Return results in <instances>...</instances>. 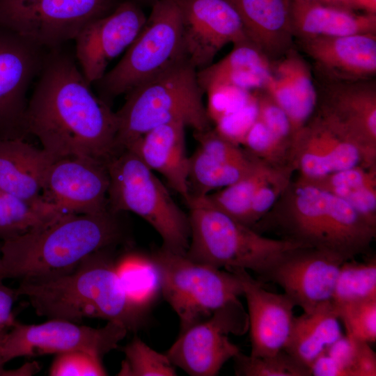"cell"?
<instances>
[{"label": "cell", "mask_w": 376, "mask_h": 376, "mask_svg": "<svg viewBox=\"0 0 376 376\" xmlns=\"http://www.w3.org/2000/svg\"><path fill=\"white\" fill-rule=\"evenodd\" d=\"M91 86L75 56L61 47L48 51L29 98L26 129L56 159L78 156L107 163L117 152L116 113Z\"/></svg>", "instance_id": "1"}, {"label": "cell", "mask_w": 376, "mask_h": 376, "mask_svg": "<svg viewBox=\"0 0 376 376\" xmlns=\"http://www.w3.org/2000/svg\"><path fill=\"white\" fill-rule=\"evenodd\" d=\"M120 213L63 214L3 240L0 279H40L73 271L86 258L125 240Z\"/></svg>", "instance_id": "2"}, {"label": "cell", "mask_w": 376, "mask_h": 376, "mask_svg": "<svg viewBox=\"0 0 376 376\" xmlns=\"http://www.w3.org/2000/svg\"><path fill=\"white\" fill-rule=\"evenodd\" d=\"M114 249L90 255L70 272L22 279L16 294L26 296L40 316L73 322L100 318L136 330L146 310L127 298L116 272Z\"/></svg>", "instance_id": "3"}, {"label": "cell", "mask_w": 376, "mask_h": 376, "mask_svg": "<svg viewBox=\"0 0 376 376\" xmlns=\"http://www.w3.org/2000/svg\"><path fill=\"white\" fill-rule=\"evenodd\" d=\"M273 207L284 239L331 251L345 260L366 253L376 236V227L344 199L299 178Z\"/></svg>", "instance_id": "4"}, {"label": "cell", "mask_w": 376, "mask_h": 376, "mask_svg": "<svg viewBox=\"0 0 376 376\" xmlns=\"http://www.w3.org/2000/svg\"><path fill=\"white\" fill-rule=\"evenodd\" d=\"M186 203L191 228L186 256L195 262L250 270L260 280L288 253L308 246L262 235L220 210L207 195H190Z\"/></svg>", "instance_id": "5"}, {"label": "cell", "mask_w": 376, "mask_h": 376, "mask_svg": "<svg viewBox=\"0 0 376 376\" xmlns=\"http://www.w3.org/2000/svg\"><path fill=\"white\" fill-rule=\"evenodd\" d=\"M197 71L187 61L126 94L123 105L116 112L117 152L162 125L182 122L197 132L212 128Z\"/></svg>", "instance_id": "6"}, {"label": "cell", "mask_w": 376, "mask_h": 376, "mask_svg": "<svg viewBox=\"0 0 376 376\" xmlns=\"http://www.w3.org/2000/svg\"><path fill=\"white\" fill-rule=\"evenodd\" d=\"M107 166L109 210L137 214L159 235L161 248L186 255L191 237L189 215L174 201L154 171L129 148L117 152Z\"/></svg>", "instance_id": "7"}, {"label": "cell", "mask_w": 376, "mask_h": 376, "mask_svg": "<svg viewBox=\"0 0 376 376\" xmlns=\"http://www.w3.org/2000/svg\"><path fill=\"white\" fill-rule=\"evenodd\" d=\"M187 61L177 0H159L151 6L143 27L121 59L95 83L98 96L109 104Z\"/></svg>", "instance_id": "8"}, {"label": "cell", "mask_w": 376, "mask_h": 376, "mask_svg": "<svg viewBox=\"0 0 376 376\" xmlns=\"http://www.w3.org/2000/svg\"><path fill=\"white\" fill-rule=\"evenodd\" d=\"M160 292L179 317L181 331L210 317L243 295L237 274L195 262L162 248L151 256Z\"/></svg>", "instance_id": "9"}, {"label": "cell", "mask_w": 376, "mask_h": 376, "mask_svg": "<svg viewBox=\"0 0 376 376\" xmlns=\"http://www.w3.org/2000/svg\"><path fill=\"white\" fill-rule=\"evenodd\" d=\"M123 0H0V26L47 49L75 40Z\"/></svg>", "instance_id": "10"}, {"label": "cell", "mask_w": 376, "mask_h": 376, "mask_svg": "<svg viewBox=\"0 0 376 376\" xmlns=\"http://www.w3.org/2000/svg\"><path fill=\"white\" fill-rule=\"evenodd\" d=\"M127 331L125 327L114 322L93 328L61 319H50L39 324L15 321L3 338L1 356L4 363L17 357L71 351L86 352L102 358L118 347Z\"/></svg>", "instance_id": "11"}, {"label": "cell", "mask_w": 376, "mask_h": 376, "mask_svg": "<svg viewBox=\"0 0 376 376\" xmlns=\"http://www.w3.org/2000/svg\"><path fill=\"white\" fill-rule=\"evenodd\" d=\"M248 327V315L237 301L181 331L165 354L175 367L189 375L214 376L240 351L228 334H242Z\"/></svg>", "instance_id": "12"}, {"label": "cell", "mask_w": 376, "mask_h": 376, "mask_svg": "<svg viewBox=\"0 0 376 376\" xmlns=\"http://www.w3.org/2000/svg\"><path fill=\"white\" fill-rule=\"evenodd\" d=\"M371 148L314 113L295 135L288 164L302 180H313L354 166L376 165Z\"/></svg>", "instance_id": "13"}, {"label": "cell", "mask_w": 376, "mask_h": 376, "mask_svg": "<svg viewBox=\"0 0 376 376\" xmlns=\"http://www.w3.org/2000/svg\"><path fill=\"white\" fill-rule=\"evenodd\" d=\"M48 51L0 26V139L27 134V94Z\"/></svg>", "instance_id": "14"}, {"label": "cell", "mask_w": 376, "mask_h": 376, "mask_svg": "<svg viewBox=\"0 0 376 376\" xmlns=\"http://www.w3.org/2000/svg\"><path fill=\"white\" fill-rule=\"evenodd\" d=\"M345 260L336 253L302 246L284 256L260 281L279 285L304 313L332 302L337 278Z\"/></svg>", "instance_id": "15"}, {"label": "cell", "mask_w": 376, "mask_h": 376, "mask_svg": "<svg viewBox=\"0 0 376 376\" xmlns=\"http://www.w3.org/2000/svg\"><path fill=\"white\" fill-rule=\"evenodd\" d=\"M107 163L86 157L55 160L43 182L42 196L65 214H96L108 208Z\"/></svg>", "instance_id": "16"}, {"label": "cell", "mask_w": 376, "mask_h": 376, "mask_svg": "<svg viewBox=\"0 0 376 376\" xmlns=\"http://www.w3.org/2000/svg\"><path fill=\"white\" fill-rule=\"evenodd\" d=\"M189 63L197 70L212 64L226 45L251 42L241 19L227 0H177Z\"/></svg>", "instance_id": "17"}, {"label": "cell", "mask_w": 376, "mask_h": 376, "mask_svg": "<svg viewBox=\"0 0 376 376\" xmlns=\"http://www.w3.org/2000/svg\"><path fill=\"white\" fill-rule=\"evenodd\" d=\"M146 19L141 6L123 0L112 12L82 29L74 40L75 56L89 84L100 80L110 62L127 50Z\"/></svg>", "instance_id": "18"}, {"label": "cell", "mask_w": 376, "mask_h": 376, "mask_svg": "<svg viewBox=\"0 0 376 376\" xmlns=\"http://www.w3.org/2000/svg\"><path fill=\"white\" fill-rule=\"evenodd\" d=\"M315 113L361 143L376 149V84L373 79L339 81L314 76Z\"/></svg>", "instance_id": "19"}, {"label": "cell", "mask_w": 376, "mask_h": 376, "mask_svg": "<svg viewBox=\"0 0 376 376\" xmlns=\"http://www.w3.org/2000/svg\"><path fill=\"white\" fill-rule=\"evenodd\" d=\"M288 164L257 159L244 177L207 196L220 210L251 228L272 210L286 189Z\"/></svg>", "instance_id": "20"}, {"label": "cell", "mask_w": 376, "mask_h": 376, "mask_svg": "<svg viewBox=\"0 0 376 376\" xmlns=\"http://www.w3.org/2000/svg\"><path fill=\"white\" fill-rule=\"evenodd\" d=\"M240 277L248 308L251 356L274 354L284 350L292 327L295 306L283 293L276 294L263 288L244 269L227 268Z\"/></svg>", "instance_id": "21"}, {"label": "cell", "mask_w": 376, "mask_h": 376, "mask_svg": "<svg viewBox=\"0 0 376 376\" xmlns=\"http://www.w3.org/2000/svg\"><path fill=\"white\" fill-rule=\"evenodd\" d=\"M314 63V76L339 81L372 79L376 75V33L296 39Z\"/></svg>", "instance_id": "22"}, {"label": "cell", "mask_w": 376, "mask_h": 376, "mask_svg": "<svg viewBox=\"0 0 376 376\" xmlns=\"http://www.w3.org/2000/svg\"><path fill=\"white\" fill-rule=\"evenodd\" d=\"M198 147L189 157V188L192 196H205L244 177L257 158L219 135L214 129L194 132Z\"/></svg>", "instance_id": "23"}, {"label": "cell", "mask_w": 376, "mask_h": 376, "mask_svg": "<svg viewBox=\"0 0 376 376\" xmlns=\"http://www.w3.org/2000/svg\"><path fill=\"white\" fill-rule=\"evenodd\" d=\"M265 89L289 117L294 139L316 109L318 95L311 67L293 48L272 61V74Z\"/></svg>", "instance_id": "24"}, {"label": "cell", "mask_w": 376, "mask_h": 376, "mask_svg": "<svg viewBox=\"0 0 376 376\" xmlns=\"http://www.w3.org/2000/svg\"><path fill=\"white\" fill-rule=\"evenodd\" d=\"M242 22L249 41L269 61L295 48L292 0H227Z\"/></svg>", "instance_id": "25"}, {"label": "cell", "mask_w": 376, "mask_h": 376, "mask_svg": "<svg viewBox=\"0 0 376 376\" xmlns=\"http://www.w3.org/2000/svg\"><path fill=\"white\" fill-rule=\"evenodd\" d=\"M185 127L182 122L157 126L126 148L136 152L152 171L160 173L186 202L190 194Z\"/></svg>", "instance_id": "26"}, {"label": "cell", "mask_w": 376, "mask_h": 376, "mask_svg": "<svg viewBox=\"0 0 376 376\" xmlns=\"http://www.w3.org/2000/svg\"><path fill=\"white\" fill-rule=\"evenodd\" d=\"M55 160L24 139H0V189L25 200L42 199L44 180Z\"/></svg>", "instance_id": "27"}, {"label": "cell", "mask_w": 376, "mask_h": 376, "mask_svg": "<svg viewBox=\"0 0 376 376\" xmlns=\"http://www.w3.org/2000/svg\"><path fill=\"white\" fill-rule=\"evenodd\" d=\"M292 29L295 40L376 33V14L293 1Z\"/></svg>", "instance_id": "28"}, {"label": "cell", "mask_w": 376, "mask_h": 376, "mask_svg": "<svg viewBox=\"0 0 376 376\" xmlns=\"http://www.w3.org/2000/svg\"><path fill=\"white\" fill-rule=\"evenodd\" d=\"M272 74V61L251 42L234 45L214 64L198 70L203 91L217 84L233 86L250 92L265 88Z\"/></svg>", "instance_id": "29"}, {"label": "cell", "mask_w": 376, "mask_h": 376, "mask_svg": "<svg viewBox=\"0 0 376 376\" xmlns=\"http://www.w3.org/2000/svg\"><path fill=\"white\" fill-rule=\"evenodd\" d=\"M343 336L337 312L332 304L295 317L284 350L310 368L329 345Z\"/></svg>", "instance_id": "30"}, {"label": "cell", "mask_w": 376, "mask_h": 376, "mask_svg": "<svg viewBox=\"0 0 376 376\" xmlns=\"http://www.w3.org/2000/svg\"><path fill=\"white\" fill-rule=\"evenodd\" d=\"M302 181L344 199L376 227V165L354 166L322 178Z\"/></svg>", "instance_id": "31"}, {"label": "cell", "mask_w": 376, "mask_h": 376, "mask_svg": "<svg viewBox=\"0 0 376 376\" xmlns=\"http://www.w3.org/2000/svg\"><path fill=\"white\" fill-rule=\"evenodd\" d=\"M43 198L25 200L0 189V239L24 234L63 215Z\"/></svg>", "instance_id": "32"}, {"label": "cell", "mask_w": 376, "mask_h": 376, "mask_svg": "<svg viewBox=\"0 0 376 376\" xmlns=\"http://www.w3.org/2000/svg\"><path fill=\"white\" fill-rule=\"evenodd\" d=\"M115 267L129 300L146 311L160 292L159 273L150 256L127 253L116 261Z\"/></svg>", "instance_id": "33"}, {"label": "cell", "mask_w": 376, "mask_h": 376, "mask_svg": "<svg viewBox=\"0 0 376 376\" xmlns=\"http://www.w3.org/2000/svg\"><path fill=\"white\" fill-rule=\"evenodd\" d=\"M376 299L375 257L365 262L345 260L337 278L332 304L335 308Z\"/></svg>", "instance_id": "34"}, {"label": "cell", "mask_w": 376, "mask_h": 376, "mask_svg": "<svg viewBox=\"0 0 376 376\" xmlns=\"http://www.w3.org/2000/svg\"><path fill=\"white\" fill-rule=\"evenodd\" d=\"M238 376H311L308 367L284 350L272 355L253 357L240 351L233 357Z\"/></svg>", "instance_id": "35"}, {"label": "cell", "mask_w": 376, "mask_h": 376, "mask_svg": "<svg viewBox=\"0 0 376 376\" xmlns=\"http://www.w3.org/2000/svg\"><path fill=\"white\" fill-rule=\"evenodd\" d=\"M125 359L118 376H174L175 366L166 354L157 352L139 338L123 347Z\"/></svg>", "instance_id": "36"}, {"label": "cell", "mask_w": 376, "mask_h": 376, "mask_svg": "<svg viewBox=\"0 0 376 376\" xmlns=\"http://www.w3.org/2000/svg\"><path fill=\"white\" fill-rule=\"evenodd\" d=\"M335 308V307H334ZM346 335L374 343L376 340V299L335 308Z\"/></svg>", "instance_id": "37"}, {"label": "cell", "mask_w": 376, "mask_h": 376, "mask_svg": "<svg viewBox=\"0 0 376 376\" xmlns=\"http://www.w3.org/2000/svg\"><path fill=\"white\" fill-rule=\"evenodd\" d=\"M242 145L251 156L274 164H288L289 150L259 119L246 133Z\"/></svg>", "instance_id": "38"}, {"label": "cell", "mask_w": 376, "mask_h": 376, "mask_svg": "<svg viewBox=\"0 0 376 376\" xmlns=\"http://www.w3.org/2000/svg\"><path fill=\"white\" fill-rule=\"evenodd\" d=\"M253 93L258 106V119L289 150L290 154L293 132L289 117L265 88Z\"/></svg>", "instance_id": "39"}, {"label": "cell", "mask_w": 376, "mask_h": 376, "mask_svg": "<svg viewBox=\"0 0 376 376\" xmlns=\"http://www.w3.org/2000/svg\"><path fill=\"white\" fill-rule=\"evenodd\" d=\"M207 94V111L212 122L246 106L255 99L253 92L227 85H214L205 91Z\"/></svg>", "instance_id": "40"}, {"label": "cell", "mask_w": 376, "mask_h": 376, "mask_svg": "<svg viewBox=\"0 0 376 376\" xmlns=\"http://www.w3.org/2000/svg\"><path fill=\"white\" fill-rule=\"evenodd\" d=\"M51 376H104L102 358L83 351L58 354L49 369Z\"/></svg>", "instance_id": "41"}, {"label": "cell", "mask_w": 376, "mask_h": 376, "mask_svg": "<svg viewBox=\"0 0 376 376\" xmlns=\"http://www.w3.org/2000/svg\"><path fill=\"white\" fill-rule=\"evenodd\" d=\"M257 118L258 106L255 96V99L246 106L220 118L214 123V129L224 139L240 146Z\"/></svg>", "instance_id": "42"}, {"label": "cell", "mask_w": 376, "mask_h": 376, "mask_svg": "<svg viewBox=\"0 0 376 376\" xmlns=\"http://www.w3.org/2000/svg\"><path fill=\"white\" fill-rule=\"evenodd\" d=\"M357 350L358 340L346 335L340 337L324 352L346 370L347 376H352Z\"/></svg>", "instance_id": "43"}, {"label": "cell", "mask_w": 376, "mask_h": 376, "mask_svg": "<svg viewBox=\"0 0 376 376\" xmlns=\"http://www.w3.org/2000/svg\"><path fill=\"white\" fill-rule=\"evenodd\" d=\"M17 298L15 289L6 285L0 279V334L7 332L16 321L13 306Z\"/></svg>", "instance_id": "44"}, {"label": "cell", "mask_w": 376, "mask_h": 376, "mask_svg": "<svg viewBox=\"0 0 376 376\" xmlns=\"http://www.w3.org/2000/svg\"><path fill=\"white\" fill-rule=\"evenodd\" d=\"M375 375V352L369 346L368 343L358 340L357 354L352 369V376Z\"/></svg>", "instance_id": "45"}, {"label": "cell", "mask_w": 376, "mask_h": 376, "mask_svg": "<svg viewBox=\"0 0 376 376\" xmlns=\"http://www.w3.org/2000/svg\"><path fill=\"white\" fill-rule=\"evenodd\" d=\"M310 370L314 376H347L346 370L324 351L313 362Z\"/></svg>", "instance_id": "46"}, {"label": "cell", "mask_w": 376, "mask_h": 376, "mask_svg": "<svg viewBox=\"0 0 376 376\" xmlns=\"http://www.w3.org/2000/svg\"><path fill=\"white\" fill-rule=\"evenodd\" d=\"M295 1L318 3L321 5L334 6L344 9L355 10L351 0H293Z\"/></svg>", "instance_id": "47"}, {"label": "cell", "mask_w": 376, "mask_h": 376, "mask_svg": "<svg viewBox=\"0 0 376 376\" xmlns=\"http://www.w3.org/2000/svg\"><path fill=\"white\" fill-rule=\"evenodd\" d=\"M351 2L354 10L376 14V0H351Z\"/></svg>", "instance_id": "48"}, {"label": "cell", "mask_w": 376, "mask_h": 376, "mask_svg": "<svg viewBox=\"0 0 376 376\" xmlns=\"http://www.w3.org/2000/svg\"><path fill=\"white\" fill-rule=\"evenodd\" d=\"M6 332L0 334V376H12V372L10 370H6L3 368L4 362L1 356V343L3 338Z\"/></svg>", "instance_id": "49"}, {"label": "cell", "mask_w": 376, "mask_h": 376, "mask_svg": "<svg viewBox=\"0 0 376 376\" xmlns=\"http://www.w3.org/2000/svg\"><path fill=\"white\" fill-rule=\"evenodd\" d=\"M125 1H129L131 2H133L140 6H152L153 3H155L156 1L159 0H125Z\"/></svg>", "instance_id": "50"}, {"label": "cell", "mask_w": 376, "mask_h": 376, "mask_svg": "<svg viewBox=\"0 0 376 376\" xmlns=\"http://www.w3.org/2000/svg\"><path fill=\"white\" fill-rule=\"evenodd\" d=\"M1 244H0V265H1Z\"/></svg>", "instance_id": "51"}]
</instances>
